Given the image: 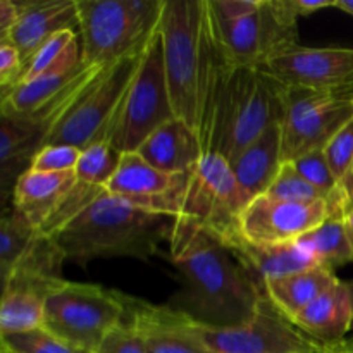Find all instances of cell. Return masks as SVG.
<instances>
[{
  "mask_svg": "<svg viewBox=\"0 0 353 353\" xmlns=\"http://www.w3.org/2000/svg\"><path fill=\"white\" fill-rule=\"evenodd\" d=\"M290 9L295 12V16H310V14L317 12L321 9H327V7H334L336 0H288Z\"/></svg>",
  "mask_w": 353,
  "mask_h": 353,
  "instance_id": "39",
  "label": "cell"
},
{
  "mask_svg": "<svg viewBox=\"0 0 353 353\" xmlns=\"http://www.w3.org/2000/svg\"><path fill=\"white\" fill-rule=\"evenodd\" d=\"M3 353H6V352H3Z\"/></svg>",
  "mask_w": 353,
  "mask_h": 353,
  "instance_id": "47",
  "label": "cell"
},
{
  "mask_svg": "<svg viewBox=\"0 0 353 353\" xmlns=\"http://www.w3.org/2000/svg\"><path fill=\"white\" fill-rule=\"evenodd\" d=\"M174 219L103 192L76 219L52 236L65 261L86 264L99 257L150 261L171 240Z\"/></svg>",
  "mask_w": 353,
  "mask_h": 353,
  "instance_id": "3",
  "label": "cell"
},
{
  "mask_svg": "<svg viewBox=\"0 0 353 353\" xmlns=\"http://www.w3.org/2000/svg\"><path fill=\"white\" fill-rule=\"evenodd\" d=\"M236 261L264 290V283L272 278L293 274L314 268L317 262L296 243L261 245L245 240L241 233L233 234L224 241Z\"/></svg>",
  "mask_w": 353,
  "mask_h": 353,
  "instance_id": "21",
  "label": "cell"
},
{
  "mask_svg": "<svg viewBox=\"0 0 353 353\" xmlns=\"http://www.w3.org/2000/svg\"><path fill=\"white\" fill-rule=\"evenodd\" d=\"M121 152L116 150L109 141H99L81 150L76 164L74 174L78 181L105 188L107 183L116 174L121 162Z\"/></svg>",
  "mask_w": 353,
  "mask_h": 353,
  "instance_id": "29",
  "label": "cell"
},
{
  "mask_svg": "<svg viewBox=\"0 0 353 353\" xmlns=\"http://www.w3.org/2000/svg\"><path fill=\"white\" fill-rule=\"evenodd\" d=\"M183 174H168L159 171L138 152H126L121 155L119 168L112 179L107 183L105 190L110 195L141 207L150 200L171 193L179 185Z\"/></svg>",
  "mask_w": 353,
  "mask_h": 353,
  "instance_id": "23",
  "label": "cell"
},
{
  "mask_svg": "<svg viewBox=\"0 0 353 353\" xmlns=\"http://www.w3.org/2000/svg\"><path fill=\"white\" fill-rule=\"evenodd\" d=\"M147 45L109 65L85 90L78 102L52 126L43 138L41 148L47 145H71L85 150L99 141H109L114 121L140 68Z\"/></svg>",
  "mask_w": 353,
  "mask_h": 353,
  "instance_id": "7",
  "label": "cell"
},
{
  "mask_svg": "<svg viewBox=\"0 0 353 353\" xmlns=\"http://www.w3.org/2000/svg\"><path fill=\"white\" fill-rule=\"evenodd\" d=\"M24 74L21 54L10 41H0V97H6Z\"/></svg>",
  "mask_w": 353,
  "mask_h": 353,
  "instance_id": "36",
  "label": "cell"
},
{
  "mask_svg": "<svg viewBox=\"0 0 353 353\" xmlns=\"http://www.w3.org/2000/svg\"><path fill=\"white\" fill-rule=\"evenodd\" d=\"M248 200L241 192L226 159L217 154H203L199 164L183 174L179 185L161 199L141 205L150 212L172 219L192 221L210 231L221 241L240 233V216Z\"/></svg>",
  "mask_w": 353,
  "mask_h": 353,
  "instance_id": "4",
  "label": "cell"
},
{
  "mask_svg": "<svg viewBox=\"0 0 353 353\" xmlns=\"http://www.w3.org/2000/svg\"><path fill=\"white\" fill-rule=\"evenodd\" d=\"M338 353H353V334L350 338L338 345Z\"/></svg>",
  "mask_w": 353,
  "mask_h": 353,
  "instance_id": "42",
  "label": "cell"
},
{
  "mask_svg": "<svg viewBox=\"0 0 353 353\" xmlns=\"http://www.w3.org/2000/svg\"><path fill=\"white\" fill-rule=\"evenodd\" d=\"M228 164L248 203L265 195L283 165L279 123L269 126L257 140L252 141Z\"/></svg>",
  "mask_w": 353,
  "mask_h": 353,
  "instance_id": "22",
  "label": "cell"
},
{
  "mask_svg": "<svg viewBox=\"0 0 353 353\" xmlns=\"http://www.w3.org/2000/svg\"><path fill=\"white\" fill-rule=\"evenodd\" d=\"M159 33L176 117L205 141L231 74L207 0H164Z\"/></svg>",
  "mask_w": 353,
  "mask_h": 353,
  "instance_id": "1",
  "label": "cell"
},
{
  "mask_svg": "<svg viewBox=\"0 0 353 353\" xmlns=\"http://www.w3.org/2000/svg\"><path fill=\"white\" fill-rule=\"evenodd\" d=\"M210 17L217 41L234 68L264 69L299 45V17L288 0H262L257 10L233 23H221L212 12Z\"/></svg>",
  "mask_w": 353,
  "mask_h": 353,
  "instance_id": "10",
  "label": "cell"
},
{
  "mask_svg": "<svg viewBox=\"0 0 353 353\" xmlns=\"http://www.w3.org/2000/svg\"><path fill=\"white\" fill-rule=\"evenodd\" d=\"M212 353H321L333 350L300 330L264 293L255 314L243 324L212 327L196 323Z\"/></svg>",
  "mask_w": 353,
  "mask_h": 353,
  "instance_id": "12",
  "label": "cell"
},
{
  "mask_svg": "<svg viewBox=\"0 0 353 353\" xmlns=\"http://www.w3.org/2000/svg\"><path fill=\"white\" fill-rule=\"evenodd\" d=\"M334 7L340 10H345V12L353 16V0H336Z\"/></svg>",
  "mask_w": 353,
  "mask_h": 353,
  "instance_id": "41",
  "label": "cell"
},
{
  "mask_svg": "<svg viewBox=\"0 0 353 353\" xmlns=\"http://www.w3.org/2000/svg\"><path fill=\"white\" fill-rule=\"evenodd\" d=\"M95 353H147V348L137 326L124 317L123 323L107 333Z\"/></svg>",
  "mask_w": 353,
  "mask_h": 353,
  "instance_id": "35",
  "label": "cell"
},
{
  "mask_svg": "<svg viewBox=\"0 0 353 353\" xmlns=\"http://www.w3.org/2000/svg\"><path fill=\"white\" fill-rule=\"evenodd\" d=\"M333 350H327V352H321V353H331Z\"/></svg>",
  "mask_w": 353,
  "mask_h": 353,
  "instance_id": "45",
  "label": "cell"
},
{
  "mask_svg": "<svg viewBox=\"0 0 353 353\" xmlns=\"http://www.w3.org/2000/svg\"><path fill=\"white\" fill-rule=\"evenodd\" d=\"M264 69L283 85L353 93V48H310L296 45L269 62Z\"/></svg>",
  "mask_w": 353,
  "mask_h": 353,
  "instance_id": "14",
  "label": "cell"
},
{
  "mask_svg": "<svg viewBox=\"0 0 353 353\" xmlns=\"http://www.w3.org/2000/svg\"><path fill=\"white\" fill-rule=\"evenodd\" d=\"M265 195L274 200H281V202H326L323 193L317 192L307 179H303L302 174L290 162L281 165L274 183H272Z\"/></svg>",
  "mask_w": 353,
  "mask_h": 353,
  "instance_id": "31",
  "label": "cell"
},
{
  "mask_svg": "<svg viewBox=\"0 0 353 353\" xmlns=\"http://www.w3.org/2000/svg\"><path fill=\"white\" fill-rule=\"evenodd\" d=\"M17 17H19V2L0 0V40L9 37L10 30L17 23Z\"/></svg>",
  "mask_w": 353,
  "mask_h": 353,
  "instance_id": "38",
  "label": "cell"
},
{
  "mask_svg": "<svg viewBox=\"0 0 353 353\" xmlns=\"http://www.w3.org/2000/svg\"><path fill=\"white\" fill-rule=\"evenodd\" d=\"M103 192H105V188L88 185V183H83L76 179L74 186L65 193V196L59 202V205L55 207L54 212H52L50 216H48V219L41 224L38 233L48 238L57 234L62 228H65L72 219H76L86 207L92 205Z\"/></svg>",
  "mask_w": 353,
  "mask_h": 353,
  "instance_id": "30",
  "label": "cell"
},
{
  "mask_svg": "<svg viewBox=\"0 0 353 353\" xmlns=\"http://www.w3.org/2000/svg\"><path fill=\"white\" fill-rule=\"evenodd\" d=\"M0 353H3V352H0Z\"/></svg>",
  "mask_w": 353,
  "mask_h": 353,
  "instance_id": "46",
  "label": "cell"
},
{
  "mask_svg": "<svg viewBox=\"0 0 353 353\" xmlns=\"http://www.w3.org/2000/svg\"><path fill=\"white\" fill-rule=\"evenodd\" d=\"M324 155L331 172L340 183L353 164V117L331 138L324 148Z\"/></svg>",
  "mask_w": 353,
  "mask_h": 353,
  "instance_id": "33",
  "label": "cell"
},
{
  "mask_svg": "<svg viewBox=\"0 0 353 353\" xmlns=\"http://www.w3.org/2000/svg\"><path fill=\"white\" fill-rule=\"evenodd\" d=\"M330 217L333 212L327 202H281L262 195L245 207L238 228L241 236L252 243H295Z\"/></svg>",
  "mask_w": 353,
  "mask_h": 353,
  "instance_id": "13",
  "label": "cell"
},
{
  "mask_svg": "<svg viewBox=\"0 0 353 353\" xmlns=\"http://www.w3.org/2000/svg\"><path fill=\"white\" fill-rule=\"evenodd\" d=\"M124 317L126 307L119 292L65 281L45 302L43 327L76 350L95 353Z\"/></svg>",
  "mask_w": 353,
  "mask_h": 353,
  "instance_id": "8",
  "label": "cell"
},
{
  "mask_svg": "<svg viewBox=\"0 0 353 353\" xmlns=\"http://www.w3.org/2000/svg\"><path fill=\"white\" fill-rule=\"evenodd\" d=\"M331 353H338V347H334L333 352H331Z\"/></svg>",
  "mask_w": 353,
  "mask_h": 353,
  "instance_id": "44",
  "label": "cell"
},
{
  "mask_svg": "<svg viewBox=\"0 0 353 353\" xmlns=\"http://www.w3.org/2000/svg\"><path fill=\"white\" fill-rule=\"evenodd\" d=\"M137 152L148 164L168 174L190 172L205 154L199 133L179 117L159 126Z\"/></svg>",
  "mask_w": 353,
  "mask_h": 353,
  "instance_id": "19",
  "label": "cell"
},
{
  "mask_svg": "<svg viewBox=\"0 0 353 353\" xmlns=\"http://www.w3.org/2000/svg\"><path fill=\"white\" fill-rule=\"evenodd\" d=\"M68 279L47 278L14 269L2 285L0 334L26 333L43 327L45 302Z\"/></svg>",
  "mask_w": 353,
  "mask_h": 353,
  "instance_id": "16",
  "label": "cell"
},
{
  "mask_svg": "<svg viewBox=\"0 0 353 353\" xmlns=\"http://www.w3.org/2000/svg\"><path fill=\"white\" fill-rule=\"evenodd\" d=\"M78 28L76 0H41L19 2V17L9 37L0 41H10L21 54L24 68L38 48L52 37L64 30Z\"/></svg>",
  "mask_w": 353,
  "mask_h": 353,
  "instance_id": "17",
  "label": "cell"
},
{
  "mask_svg": "<svg viewBox=\"0 0 353 353\" xmlns=\"http://www.w3.org/2000/svg\"><path fill=\"white\" fill-rule=\"evenodd\" d=\"M81 62V41L74 30H64L52 34L31 57L24 68L21 81L41 78L48 74H61L76 68Z\"/></svg>",
  "mask_w": 353,
  "mask_h": 353,
  "instance_id": "27",
  "label": "cell"
},
{
  "mask_svg": "<svg viewBox=\"0 0 353 353\" xmlns=\"http://www.w3.org/2000/svg\"><path fill=\"white\" fill-rule=\"evenodd\" d=\"M164 0H76L81 61L110 65L140 50L161 21Z\"/></svg>",
  "mask_w": 353,
  "mask_h": 353,
  "instance_id": "6",
  "label": "cell"
},
{
  "mask_svg": "<svg viewBox=\"0 0 353 353\" xmlns=\"http://www.w3.org/2000/svg\"><path fill=\"white\" fill-rule=\"evenodd\" d=\"M345 226H347V233H348V238H350V245L353 250V212H350L347 217H345Z\"/></svg>",
  "mask_w": 353,
  "mask_h": 353,
  "instance_id": "43",
  "label": "cell"
},
{
  "mask_svg": "<svg viewBox=\"0 0 353 353\" xmlns=\"http://www.w3.org/2000/svg\"><path fill=\"white\" fill-rule=\"evenodd\" d=\"M212 16L221 23H233L259 9L262 0H207Z\"/></svg>",
  "mask_w": 353,
  "mask_h": 353,
  "instance_id": "37",
  "label": "cell"
},
{
  "mask_svg": "<svg viewBox=\"0 0 353 353\" xmlns=\"http://www.w3.org/2000/svg\"><path fill=\"white\" fill-rule=\"evenodd\" d=\"M293 323L323 347L334 348L353 327V281H338L293 317Z\"/></svg>",
  "mask_w": 353,
  "mask_h": 353,
  "instance_id": "18",
  "label": "cell"
},
{
  "mask_svg": "<svg viewBox=\"0 0 353 353\" xmlns=\"http://www.w3.org/2000/svg\"><path fill=\"white\" fill-rule=\"evenodd\" d=\"M169 248L181 283L172 309L212 327L238 326L254 316L265 292L219 238L174 219Z\"/></svg>",
  "mask_w": 353,
  "mask_h": 353,
  "instance_id": "2",
  "label": "cell"
},
{
  "mask_svg": "<svg viewBox=\"0 0 353 353\" xmlns=\"http://www.w3.org/2000/svg\"><path fill=\"white\" fill-rule=\"evenodd\" d=\"M38 236V230L19 212L12 209L2 217L0 223V279L2 285L9 279L17 262L23 259L28 248Z\"/></svg>",
  "mask_w": 353,
  "mask_h": 353,
  "instance_id": "28",
  "label": "cell"
},
{
  "mask_svg": "<svg viewBox=\"0 0 353 353\" xmlns=\"http://www.w3.org/2000/svg\"><path fill=\"white\" fill-rule=\"evenodd\" d=\"M123 302L126 319L141 333L147 353H212L200 336L196 321L186 314L128 295H123Z\"/></svg>",
  "mask_w": 353,
  "mask_h": 353,
  "instance_id": "15",
  "label": "cell"
},
{
  "mask_svg": "<svg viewBox=\"0 0 353 353\" xmlns=\"http://www.w3.org/2000/svg\"><path fill=\"white\" fill-rule=\"evenodd\" d=\"M283 164L324 150L331 138L353 117V93L319 92L283 85Z\"/></svg>",
  "mask_w": 353,
  "mask_h": 353,
  "instance_id": "11",
  "label": "cell"
},
{
  "mask_svg": "<svg viewBox=\"0 0 353 353\" xmlns=\"http://www.w3.org/2000/svg\"><path fill=\"white\" fill-rule=\"evenodd\" d=\"M281 92L283 83L265 69H234L203 141V152L233 161L269 126L281 123Z\"/></svg>",
  "mask_w": 353,
  "mask_h": 353,
  "instance_id": "5",
  "label": "cell"
},
{
  "mask_svg": "<svg viewBox=\"0 0 353 353\" xmlns=\"http://www.w3.org/2000/svg\"><path fill=\"white\" fill-rule=\"evenodd\" d=\"M0 347L6 353H85L69 347L45 327L26 333L0 334Z\"/></svg>",
  "mask_w": 353,
  "mask_h": 353,
  "instance_id": "32",
  "label": "cell"
},
{
  "mask_svg": "<svg viewBox=\"0 0 353 353\" xmlns=\"http://www.w3.org/2000/svg\"><path fill=\"white\" fill-rule=\"evenodd\" d=\"M340 195L341 203H343V214L347 217L348 214L353 212V164L340 181Z\"/></svg>",
  "mask_w": 353,
  "mask_h": 353,
  "instance_id": "40",
  "label": "cell"
},
{
  "mask_svg": "<svg viewBox=\"0 0 353 353\" xmlns=\"http://www.w3.org/2000/svg\"><path fill=\"white\" fill-rule=\"evenodd\" d=\"M81 150L71 145H47L33 157L31 168L38 172H69L74 171Z\"/></svg>",
  "mask_w": 353,
  "mask_h": 353,
  "instance_id": "34",
  "label": "cell"
},
{
  "mask_svg": "<svg viewBox=\"0 0 353 353\" xmlns=\"http://www.w3.org/2000/svg\"><path fill=\"white\" fill-rule=\"evenodd\" d=\"M45 133L26 119L0 112V202L12 199L21 176L31 168Z\"/></svg>",
  "mask_w": 353,
  "mask_h": 353,
  "instance_id": "20",
  "label": "cell"
},
{
  "mask_svg": "<svg viewBox=\"0 0 353 353\" xmlns=\"http://www.w3.org/2000/svg\"><path fill=\"white\" fill-rule=\"evenodd\" d=\"M176 117L165 79L161 33L152 34L141 57L140 68L124 95L114 121L109 143L121 154L137 152L138 147L169 119Z\"/></svg>",
  "mask_w": 353,
  "mask_h": 353,
  "instance_id": "9",
  "label": "cell"
},
{
  "mask_svg": "<svg viewBox=\"0 0 353 353\" xmlns=\"http://www.w3.org/2000/svg\"><path fill=\"white\" fill-rule=\"evenodd\" d=\"M338 281L340 278L334 274V271L317 264L305 271L268 279L264 283V292L274 305L293 321L296 314L333 288Z\"/></svg>",
  "mask_w": 353,
  "mask_h": 353,
  "instance_id": "25",
  "label": "cell"
},
{
  "mask_svg": "<svg viewBox=\"0 0 353 353\" xmlns=\"http://www.w3.org/2000/svg\"><path fill=\"white\" fill-rule=\"evenodd\" d=\"M319 265L334 271L353 262V250L348 238L345 219L330 217L321 226L314 228L295 241Z\"/></svg>",
  "mask_w": 353,
  "mask_h": 353,
  "instance_id": "26",
  "label": "cell"
},
{
  "mask_svg": "<svg viewBox=\"0 0 353 353\" xmlns=\"http://www.w3.org/2000/svg\"><path fill=\"white\" fill-rule=\"evenodd\" d=\"M74 183V171L38 172L28 169L14 188L12 207L40 230Z\"/></svg>",
  "mask_w": 353,
  "mask_h": 353,
  "instance_id": "24",
  "label": "cell"
}]
</instances>
